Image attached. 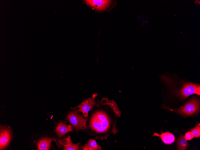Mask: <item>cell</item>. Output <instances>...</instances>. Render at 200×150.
Returning <instances> with one entry per match:
<instances>
[{"label":"cell","instance_id":"obj_3","mask_svg":"<svg viewBox=\"0 0 200 150\" xmlns=\"http://www.w3.org/2000/svg\"><path fill=\"white\" fill-rule=\"evenodd\" d=\"M199 107V100L194 98L186 104L183 107L175 111L181 115L187 116L197 112Z\"/></svg>","mask_w":200,"mask_h":150},{"label":"cell","instance_id":"obj_8","mask_svg":"<svg viewBox=\"0 0 200 150\" xmlns=\"http://www.w3.org/2000/svg\"><path fill=\"white\" fill-rule=\"evenodd\" d=\"M58 143L59 146L63 147L64 150H78L81 149L80 143L76 144L72 143L71 141V136L68 134L67 137L59 140Z\"/></svg>","mask_w":200,"mask_h":150},{"label":"cell","instance_id":"obj_12","mask_svg":"<svg viewBox=\"0 0 200 150\" xmlns=\"http://www.w3.org/2000/svg\"><path fill=\"white\" fill-rule=\"evenodd\" d=\"M83 150H101V147L98 145L96 141L93 140L89 139L88 141L83 146Z\"/></svg>","mask_w":200,"mask_h":150},{"label":"cell","instance_id":"obj_11","mask_svg":"<svg viewBox=\"0 0 200 150\" xmlns=\"http://www.w3.org/2000/svg\"><path fill=\"white\" fill-rule=\"evenodd\" d=\"M153 136H157L160 137L163 142L167 144H170L173 143L175 140V137L172 133L170 132H165L159 134L156 133L154 134Z\"/></svg>","mask_w":200,"mask_h":150},{"label":"cell","instance_id":"obj_14","mask_svg":"<svg viewBox=\"0 0 200 150\" xmlns=\"http://www.w3.org/2000/svg\"><path fill=\"white\" fill-rule=\"evenodd\" d=\"M102 103L106 104L109 106L117 114L119 117H120L121 114V112L119 109L118 107L115 102L113 101H107L104 103Z\"/></svg>","mask_w":200,"mask_h":150},{"label":"cell","instance_id":"obj_2","mask_svg":"<svg viewBox=\"0 0 200 150\" xmlns=\"http://www.w3.org/2000/svg\"><path fill=\"white\" fill-rule=\"evenodd\" d=\"M77 110L74 109L67 114L66 119L78 132L80 130H86L87 117L79 113Z\"/></svg>","mask_w":200,"mask_h":150},{"label":"cell","instance_id":"obj_5","mask_svg":"<svg viewBox=\"0 0 200 150\" xmlns=\"http://www.w3.org/2000/svg\"><path fill=\"white\" fill-rule=\"evenodd\" d=\"M96 96V95H93L92 97L86 99L82 102L78 106H76L73 109H75L78 108L79 109L77 110L80 112H82L83 115L85 117H87L88 116V113L96 105L97 103L94 98Z\"/></svg>","mask_w":200,"mask_h":150},{"label":"cell","instance_id":"obj_9","mask_svg":"<svg viewBox=\"0 0 200 150\" xmlns=\"http://www.w3.org/2000/svg\"><path fill=\"white\" fill-rule=\"evenodd\" d=\"M73 130L71 125L60 122L57 124L54 131L59 138H62L65 137V135L67 133L74 131Z\"/></svg>","mask_w":200,"mask_h":150},{"label":"cell","instance_id":"obj_4","mask_svg":"<svg viewBox=\"0 0 200 150\" xmlns=\"http://www.w3.org/2000/svg\"><path fill=\"white\" fill-rule=\"evenodd\" d=\"M194 94L200 95V85L187 83L183 85L180 91L179 96L182 98L185 99L190 95Z\"/></svg>","mask_w":200,"mask_h":150},{"label":"cell","instance_id":"obj_6","mask_svg":"<svg viewBox=\"0 0 200 150\" xmlns=\"http://www.w3.org/2000/svg\"><path fill=\"white\" fill-rule=\"evenodd\" d=\"M12 138L11 132L9 127H0V149L3 150L8 145Z\"/></svg>","mask_w":200,"mask_h":150},{"label":"cell","instance_id":"obj_15","mask_svg":"<svg viewBox=\"0 0 200 150\" xmlns=\"http://www.w3.org/2000/svg\"><path fill=\"white\" fill-rule=\"evenodd\" d=\"M194 138L199 137L200 136V125L199 124L191 131Z\"/></svg>","mask_w":200,"mask_h":150},{"label":"cell","instance_id":"obj_16","mask_svg":"<svg viewBox=\"0 0 200 150\" xmlns=\"http://www.w3.org/2000/svg\"><path fill=\"white\" fill-rule=\"evenodd\" d=\"M184 137L187 140H189L194 138L191 131H189L186 133Z\"/></svg>","mask_w":200,"mask_h":150},{"label":"cell","instance_id":"obj_1","mask_svg":"<svg viewBox=\"0 0 200 150\" xmlns=\"http://www.w3.org/2000/svg\"><path fill=\"white\" fill-rule=\"evenodd\" d=\"M97 105L98 107L93 108L88 113L86 130L96 139L106 140L110 134H117L116 124L119 117L109 106L108 109Z\"/></svg>","mask_w":200,"mask_h":150},{"label":"cell","instance_id":"obj_13","mask_svg":"<svg viewBox=\"0 0 200 150\" xmlns=\"http://www.w3.org/2000/svg\"><path fill=\"white\" fill-rule=\"evenodd\" d=\"M178 150H186L187 147L189 145L187 140L185 138L183 135H181L178 140Z\"/></svg>","mask_w":200,"mask_h":150},{"label":"cell","instance_id":"obj_10","mask_svg":"<svg viewBox=\"0 0 200 150\" xmlns=\"http://www.w3.org/2000/svg\"><path fill=\"white\" fill-rule=\"evenodd\" d=\"M55 141L58 144L56 140L54 138L44 137L40 139L37 144L38 150H49L51 143L52 141Z\"/></svg>","mask_w":200,"mask_h":150},{"label":"cell","instance_id":"obj_7","mask_svg":"<svg viewBox=\"0 0 200 150\" xmlns=\"http://www.w3.org/2000/svg\"><path fill=\"white\" fill-rule=\"evenodd\" d=\"M88 5L97 11H102L106 9L110 5L111 0H84Z\"/></svg>","mask_w":200,"mask_h":150}]
</instances>
